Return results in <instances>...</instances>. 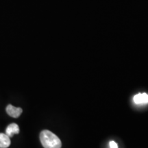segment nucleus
<instances>
[{"mask_svg":"<svg viewBox=\"0 0 148 148\" xmlns=\"http://www.w3.org/2000/svg\"><path fill=\"white\" fill-rule=\"evenodd\" d=\"M40 140L44 148H61L62 147L60 138L53 132L47 130L40 132Z\"/></svg>","mask_w":148,"mask_h":148,"instance_id":"nucleus-1","label":"nucleus"},{"mask_svg":"<svg viewBox=\"0 0 148 148\" xmlns=\"http://www.w3.org/2000/svg\"><path fill=\"white\" fill-rule=\"evenodd\" d=\"M23 110L21 108L14 107L12 105L9 104L6 107V112L9 116H12L13 118H18L21 115Z\"/></svg>","mask_w":148,"mask_h":148,"instance_id":"nucleus-2","label":"nucleus"},{"mask_svg":"<svg viewBox=\"0 0 148 148\" xmlns=\"http://www.w3.org/2000/svg\"><path fill=\"white\" fill-rule=\"evenodd\" d=\"M133 101L136 104L143 105L148 103V94L145 93H138L135 95L133 97Z\"/></svg>","mask_w":148,"mask_h":148,"instance_id":"nucleus-3","label":"nucleus"},{"mask_svg":"<svg viewBox=\"0 0 148 148\" xmlns=\"http://www.w3.org/2000/svg\"><path fill=\"white\" fill-rule=\"evenodd\" d=\"M18 133H19V127L16 123H11L5 129V134L8 135L10 138Z\"/></svg>","mask_w":148,"mask_h":148,"instance_id":"nucleus-4","label":"nucleus"},{"mask_svg":"<svg viewBox=\"0 0 148 148\" xmlns=\"http://www.w3.org/2000/svg\"><path fill=\"white\" fill-rule=\"evenodd\" d=\"M10 138L4 133H0V148H8L10 145Z\"/></svg>","mask_w":148,"mask_h":148,"instance_id":"nucleus-5","label":"nucleus"},{"mask_svg":"<svg viewBox=\"0 0 148 148\" xmlns=\"http://www.w3.org/2000/svg\"><path fill=\"white\" fill-rule=\"evenodd\" d=\"M110 148H118V145L115 142L112 140L110 142Z\"/></svg>","mask_w":148,"mask_h":148,"instance_id":"nucleus-6","label":"nucleus"}]
</instances>
